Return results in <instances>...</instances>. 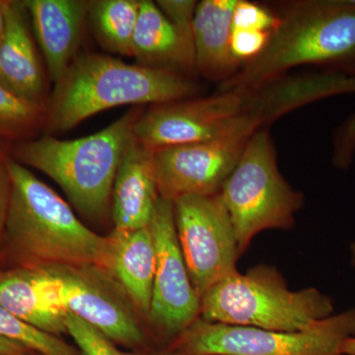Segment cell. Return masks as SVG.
<instances>
[{
    "label": "cell",
    "mask_w": 355,
    "mask_h": 355,
    "mask_svg": "<svg viewBox=\"0 0 355 355\" xmlns=\"http://www.w3.org/2000/svg\"><path fill=\"white\" fill-rule=\"evenodd\" d=\"M11 196L0 245L10 266H98L111 273L112 242L79 220L64 198L10 157Z\"/></svg>",
    "instance_id": "1"
},
{
    "label": "cell",
    "mask_w": 355,
    "mask_h": 355,
    "mask_svg": "<svg viewBox=\"0 0 355 355\" xmlns=\"http://www.w3.org/2000/svg\"><path fill=\"white\" fill-rule=\"evenodd\" d=\"M279 23L265 50L219 91L251 90L299 65L355 77V0H301L277 13Z\"/></svg>",
    "instance_id": "2"
},
{
    "label": "cell",
    "mask_w": 355,
    "mask_h": 355,
    "mask_svg": "<svg viewBox=\"0 0 355 355\" xmlns=\"http://www.w3.org/2000/svg\"><path fill=\"white\" fill-rule=\"evenodd\" d=\"M197 84L176 70L130 64L99 53H80L55 84L44 114L46 135L62 133L116 107L190 99Z\"/></svg>",
    "instance_id": "3"
},
{
    "label": "cell",
    "mask_w": 355,
    "mask_h": 355,
    "mask_svg": "<svg viewBox=\"0 0 355 355\" xmlns=\"http://www.w3.org/2000/svg\"><path fill=\"white\" fill-rule=\"evenodd\" d=\"M142 111L135 107L108 127L80 139L46 135L17 142L11 157L53 180L83 216L101 219L112 207L114 179Z\"/></svg>",
    "instance_id": "4"
},
{
    "label": "cell",
    "mask_w": 355,
    "mask_h": 355,
    "mask_svg": "<svg viewBox=\"0 0 355 355\" xmlns=\"http://www.w3.org/2000/svg\"><path fill=\"white\" fill-rule=\"evenodd\" d=\"M333 300L314 287L292 291L273 266L260 265L219 280L203 294L205 321L263 330L302 331L334 315Z\"/></svg>",
    "instance_id": "5"
},
{
    "label": "cell",
    "mask_w": 355,
    "mask_h": 355,
    "mask_svg": "<svg viewBox=\"0 0 355 355\" xmlns=\"http://www.w3.org/2000/svg\"><path fill=\"white\" fill-rule=\"evenodd\" d=\"M219 196L234 226L241 254L261 231L293 227L295 214L304 202L302 193L280 174L266 128L248 141Z\"/></svg>",
    "instance_id": "6"
},
{
    "label": "cell",
    "mask_w": 355,
    "mask_h": 355,
    "mask_svg": "<svg viewBox=\"0 0 355 355\" xmlns=\"http://www.w3.org/2000/svg\"><path fill=\"white\" fill-rule=\"evenodd\" d=\"M355 336V309L331 315L302 331L263 330L198 318L168 347L184 355H343Z\"/></svg>",
    "instance_id": "7"
},
{
    "label": "cell",
    "mask_w": 355,
    "mask_h": 355,
    "mask_svg": "<svg viewBox=\"0 0 355 355\" xmlns=\"http://www.w3.org/2000/svg\"><path fill=\"white\" fill-rule=\"evenodd\" d=\"M60 304L116 345L139 354L150 338L140 316L113 275L98 266H49Z\"/></svg>",
    "instance_id": "8"
},
{
    "label": "cell",
    "mask_w": 355,
    "mask_h": 355,
    "mask_svg": "<svg viewBox=\"0 0 355 355\" xmlns=\"http://www.w3.org/2000/svg\"><path fill=\"white\" fill-rule=\"evenodd\" d=\"M173 203L184 263L202 297L210 287L237 270L241 252L234 226L219 193L188 196Z\"/></svg>",
    "instance_id": "9"
},
{
    "label": "cell",
    "mask_w": 355,
    "mask_h": 355,
    "mask_svg": "<svg viewBox=\"0 0 355 355\" xmlns=\"http://www.w3.org/2000/svg\"><path fill=\"white\" fill-rule=\"evenodd\" d=\"M156 251L148 319L165 350L200 317L202 297L196 291L178 239L174 203L159 198L150 224Z\"/></svg>",
    "instance_id": "10"
},
{
    "label": "cell",
    "mask_w": 355,
    "mask_h": 355,
    "mask_svg": "<svg viewBox=\"0 0 355 355\" xmlns=\"http://www.w3.org/2000/svg\"><path fill=\"white\" fill-rule=\"evenodd\" d=\"M252 137L224 135L153 149L159 195L172 202L188 196L217 195Z\"/></svg>",
    "instance_id": "11"
},
{
    "label": "cell",
    "mask_w": 355,
    "mask_h": 355,
    "mask_svg": "<svg viewBox=\"0 0 355 355\" xmlns=\"http://www.w3.org/2000/svg\"><path fill=\"white\" fill-rule=\"evenodd\" d=\"M6 28L0 44V84L20 99L46 109V83L24 1L3 0Z\"/></svg>",
    "instance_id": "12"
},
{
    "label": "cell",
    "mask_w": 355,
    "mask_h": 355,
    "mask_svg": "<svg viewBox=\"0 0 355 355\" xmlns=\"http://www.w3.org/2000/svg\"><path fill=\"white\" fill-rule=\"evenodd\" d=\"M24 3L49 77L53 84L58 83L78 55L88 1L24 0Z\"/></svg>",
    "instance_id": "13"
},
{
    "label": "cell",
    "mask_w": 355,
    "mask_h": 355,
    "mask_svg": "<svg viewBox=\"0 0 355 355\" xmlns=\"http://www.w3.org/2000/svg\"><path fill=\"white\" fill-rule=\"evenodd\" d=\"M0 306L40 330L67 334L69 312L60 304L46 268H0Z\"/></svg>",
    "instance_id": "14"
},
{
    "label": "cell",
    "mask_w": 355,
    "mask_h": 355,
    "mask_svg": "<svg viewBox=\"0 0 355 355\" xmlns=\"http://www.w3.org/2000/svg\"><path fill=\"white\" fill-rule=\"evenodd\" d=\"M159 198L153 150L133 137L121 159L112 193L114 232L148 227Z\"/></svg>",
    "instance_id": "15"
},
{
    "label": "cell",
    "mask_w": 355,
    "mask_h": 355,
    "mask_svg": "<svg viewBox=\"0 0 355 355\" xmlns=\"http://www.w3.org/2000/svg\"><path fill=\"white\" fill-rule=\"evenodd\" d=\"M237 0H202L193 18V46L197 72L209 80L225 83L242 64L231 51L232 16Z\"/></svg>",
    "instance_id": "16"
},
{
    "label": "cell",
    "mask_w": 355,
    "mask_h": 355,
    "mask_svg": "<svg viewBox=\"0 0 355 355\" xmlns=\"http://www.w3.org/2000/svg\"><path fill=\"white\" fill-rule=\"evenodd\" d=\"M132 57L144 67L193 72L195 46L151 0H140L139 18L132 39Z\"/></svg>",
    "instance_id": "17"
},
{
    "label": "cell",
    "mask_w": 355,
    "mask_h": 355,
    "mask_svg": "<svg viewBox=\"0 0 355 355\" xmlns=\"http://www.w3.org/2000/svg\"><path fill=\"white\" fill-rule=\"evenodd\" d=\"M111 275L127 294L140 317L148 319L150 311L156 251L150 228L113 232Z\"/></svg>",
    "instance_id": "18"
},
{
    "label": "cell",
    "mask_w": 355,
    "mask_h": 355,
    "mask_svg": "<svg viewBox=\"0 0 355 355\" xmlns=\"http://www.w3.org/2000/svg\"><path fill=\"white\" fill-rule=\"evenodd\" d=\"M139 6L140 0L88 1V18L103 48L132 57V39Z\"/></svg>",
    "instance_id": "19"
},
{
    "label": "cell",
    "mask_w": 355,
    "mask_h": 355,
    "mask_svg": "<svg viewBox=\"0 0 355 355\" xmlns=\"http://www.w3.org/2000/svg\"><path fill=\"white\" fill-rule=\"evenodd\" d=\"M0 336L38 355H83L78 347L14 316L0 306Z\"/></svg>",
    "instance_id": "20"
},
{
    "label": "cell",
    "mask_w": 355,
    "mask_h": 355,
    "mask_svg": "<svg viewBox=\"0 0 355 355\" xmlns=\"http://www.w3.org/2000/svg\"><path fill=\"white\" fill-rule=\"evenodd\" d=\"M46 109L20 99L0 84V142H18L44 127Z\"/></svg>",
    "instance_id": "21"
},
{
    "label": "cell",
    "mask_w": 355,
    "mask_h": 355,
    "mask_svg": "<svg viewBox=\"0 0 355 355\" xmlns=\"http://www.w3.org/2000/svg\"><path fill=\"white\" fill-rule=\"evenodd\" d=\"M67 334L83 355H148L139 352H127L119 349L99 331L69 312L67 318Z\"/></svg>",
    "instance_id": "22"
},
{
    "label": "cell",
    "mask_w": 355,
    "mask_h": 355,
    "mask_svg": "<svg viewBox=\"0 0 355 355\" xmlns=\"http://www.w3.org/2000/svg\"><path fill=\"white\" fill-rule=\"evenodd\" d=\"M279 23L277 14L247 0H237L233 11L232 29L275 31Z\"/></svg>",
    "instance_id": "23"
},
{
    "label": "cell",
    "mask_w": 355,
    "mask_h": 355,
    "mask_svg": "<svg viewBox=\"0 0 355 355\" xmlns=\"http://www.w3.org/2000/svg\"><path fill=\"white\" fill-rule=\"evenodd\" d=\"M270 32L232 29L230 46L232 55L242 65L260 55L270 41Z\"/></svg>",
    "instance_id": "24"
},
{
    "label": "cell",
    "mask_w": 355,
    "mask_h": 355,
    "mask_svg": "<svg viewBox=\"0 0 355 355\" xmlns=\"http://www.w3.org/2000/svg\"><path fill=\"white\" fill-rule=\"evenodd\" d=\"M156 4L180 34L193 44V18L198 2L195 0H158Z\"/></svg>",
    "instance_id": "25"
},
{
    "label": "cell",
    "mask_w": 355,
    "mask_h": 355,
    "mask_svg": "<svg viewBox=\"0 0 355 355\" xmlns=\"http://www.w3.org/2000/svg\"><path fill=\"white\" fill-rule=\"evenodd\" d=\"M11 155L7 151L6 142H0V245L3 237L4 226L11 196V176L9 160Z\"/></svg>",
    "instance_id": "26"
},
{
    "label": "cell",
    "mask_w": 355,
    "mask_h": 355,
    "mask_svg": "<svg viewBox=\"0 0 355 355\" xmlns=\"http://www.w3.org/2000/svg\"><path fill=\"white\" fill-rule=\"evenodd\" d=\"M0 355H38L18 343L0 336Z\"/></svg>",
    "instance_id": "27"
},
{
    "label": "cell",
    "mask_w": 355,
    "mask_h": 355,
    "mask_svg": "<svg viewBox=\"0 0 355 355\" xmlns=\"http://www.w3.org/2000/svg\"><path fill=\"white\" fill-rule=\"evenodd\" d=\"M6 12H4L3 0H0V44L6 34Z\"/></svg>",
    "instance_id": "28"
},
{
    "label": "cell",
    "mask_w": 355,
    "mask_h": 355,
    "mask_svg": "<svg viewBox=\"0 0 355 355\" xmlns=\"http://www.w3.org/2000/svg\"><path fill=\"white\" fill-rule=\"evenodd\" d=\"M343 355H355V336L347 338L342 347Z\"/></svg>",
    "instance_id": "29"
},
{
    "label": "cell",
    "mask_w": 355,
    "mask_h": 355,
    "mask_svg": "<svg viewBox=\"0 0 355 355\" xmlns=\"http://www.w3.org/2000/svg\"><path fill=\"white\" fill-rule=\"evenodd\" d=\"M345 128L349 130L352 135H355V114H352L350 118L347 119V121L345 123Z\"/></svg>",
    "instance_id": "30"
},
{
    "label": "cell",
    "mask_w": 355,
    "mask_h": 355,
    "mask_svg": "<svg viewBox=\"0 0 355 355\" xmlns=\"http://www.w3.org/2000/svg\"><path fill=\"white\" fill-rule=\"evenodd\" d=\"M148 355H184L177 354V352H168V350H158V352H153Z\"/></svg>",
    "instance_id": "31"
},
{
    "label": "cell",
    "mask_w": 355,
    "mask_h": 355,
    "mask_svg": "<svg viewBox=\"0 0 355 355\" xmlns=\"http://www.w3.org/2000/svg\"><path fill=\"white\" fill-rule=\"evenodd\" d=\"M350 254H352V266H355V241L350 244Z\"/></svg>",
    "instance_id": "32"
}]
</instances>
